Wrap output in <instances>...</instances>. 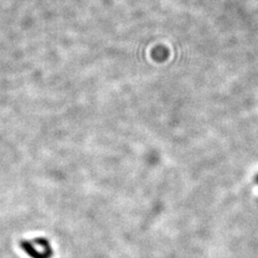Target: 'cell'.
<instances>
[{
	"label": "cell",
	"mask_w": 258,
	"mask_h": 258,
	"mask_svg": "<svg viewBox=\"0 0 258 258\" xmlns=\"http://www.w3.org/2000/svg\"><path fill=\"white\" fill-rule=\"evenodd\" d=\"M256 180H257V182H258V176H257V179H256Z\"/></svg>",
	"instance_id": "obj_1"
}]
</instances>
